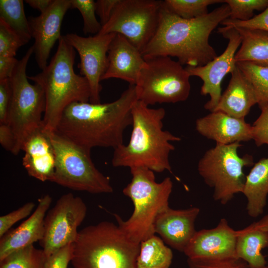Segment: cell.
<instances>
[{
  "mask_svg": "<svg viewBox=\"0 0 268 268\" xmlns=\"http://www.w3.org/2000/svg\"><path fill=\"white\" fill-rule=\"evenodd\" d=\"M136 100L135 85H129L112 102L72 103L54 132L89 151L96 147L114 149L124 144V132L132 125V108Z\"/></svg>",
  "mask_w": 268,
  "mask_h": 268,
  "instance_id": "1",
  "label": "cell"
},
{
  "mask_svg": "<svg viewBox=\"0 0 268 268\" xmlns=\"http://www.w3.org/2000/svg\"><path fill=\"white\" fill-rule=\"evenodd\" d=\"M227 4L207 14L193 19L181 18L163 4L157 30L141 52L144 59L156 56L176 57L183 65H205L217 56L209 43L212 31L230 16Z\"/></svg>",
  "mask_w": 268,
  "mask_h": 268,
  "instance_id": "2",
  "label": "cell"
},
{
  "mask_svg": "<svg viewBox=\"0 0 268 268\" xmlns=\"http://www.w3.org/2000/svg\"><path fill=\"white\" fill-rule=\"evenodd\" d=\"M131 113L132 131L130 140L127 144L114 149L112 165L130 169L142 167L156 172H171L169 154L175 147L171 142L181 139L163 130L165 110L150 108L137 100Z\"/></svg>",
  "mask_w": 268,
  "mask_h": 268,
  "instance_id": "3",
  "label": "cell"
},
{
  "mask_svg": "<svg viewBox=\"0 0 268 268\" xmlns=\"http://www.w3.org/2000/svg\"><path fill=\"white\" fill-rule=\"evenodd\" d=\"M50 63L40 73L28 78L43 89L46 100L43 127L54 132L65 109L74 102L90 101V89L86 79L77 74L73 66L75 50L63 36Z\"/></svg>",
  "mask_w": 268,
  "mask_h": 268,
  "instance_id": "4",
  "label": "cell"
},
{
  "mask_svg": "<svg viewBox=\"0 0 268 268\" xmlns=\"http://www.w3.org/2000/svg\"><path fill=\"white\" fill-rule=\"evenodd\" d=\"M139 249L118 225L102 221L78 232L70 263L73 268H137Z\"/></svg>",
  "mask_w": 268,
  "mask_h": 268,
  "instance_id": "5",
  "label": "cell"
},
{
  "mask_svg": "<svg viewBox=\"0 0 268 268\" xmlns=\"http://www.w3.org/2000/svg\"><path fill=\"white\" fill-rule=\"evenodd\" d=\"M130 170L132 180L123 192L133 201L134 211L126 221L118 214L114 216L118 225L128 238L140 244L155 234V221L169 207L173 183L170 177L156 182L154 172L145 167H134Z\"/></svg>",
  "mask_w": 268,
  "mask_h": 268,
  "instance_id": "6",
  "label": "cell"
},
{
  "mask_svg": "<svg viewBox=\"0 0 268 268\" xmlns=\"http://www.w3.org/2000/svg\"><path fill=\"white\" fill-rule=\"evenodd\" d=\"M33 53L32 46L20 60L9 78L12 96L6 124L16 139L15 155L22 150L27 137L43 127L46 100L43 88L28 81L26 67Z\"/></svg>",
  "mask_w": 268,
  "mask_h": 268,
  "instance_id": "7",
  "label": "cell"
},
{
  "mask_svg": "<svg viewBox=\"0 0 268 268\" xmlns=\"http://www.w3.org/2000/svg\"><path fill=\"white\" fill-rule=\"evenodd\" d=\"M56 154L51 182L63 187L91 194L111 193L109 178L95 167L86 150L55 132L50 133Z\"/></svg>",
  "mask_w": 268,
  "mask_h": 268,
  "instance_id": "8",
  "label": "cell"
},
{
  "mask_svg": "<svg viewBox=\"0 0 268 268\" xmlns=\"http://www.w3.org/2000/svg\"><path fill=\"white\" fill-rule=\"evenodd\" d=\"M144 60L135 85L137 100L149 106L183 102L188 98L191 76L178 61L168 56Z\"/></svg>",
  "mask_w": 268,
  "mask_h": 268,
  "instance_id": "9",
  "label": "cell"
},
{
  "mask_svg": "<svg viewBox=\"0 0 268 268\" xmlns=\"http://www.w3.org/2000/svg\"><path fill=\"white\" fill-rule=\"evenodd\" d=\"M240 142L216 143L200 159L198 170L205 183L213 189V198L222 204L230 201L237 193H242L246 180L245 167L254 164L252 155H239Z\"/></svg>",
  "mask_w": 268,
  "mask_h": 268,
  "instance_id": "10",
  "label": "cell"
},
{
  "mask_svg": "<svg viewBox=\"0 0 268 268\" xmlns=\"http://www.w3.org/2000/svg\"><path fill=\"white\" fill-rule=\"evenodd\" d=\"M162 1L120 0L98 34L122 35L141 52L157 30Z\"/></svg>",
  "mask_w": 268,
  "mask_h": 268,
  "instance_id": "11",
  "label": "cell"
},
{
  "mask_svg": "<svg viewBox=\"0 0 268 268\" xmlns=\"http://www.w3.org/2000/svg\"><path fill=\"white\" fill-rule=\"evenodd\" d=\"M86 212L87 206L82 199L72 193L64 194L58 200L46 215L44 234L39 241L47 258L75 242L77 228Z\"/></svg>",
  "mask_w": 268,
  "mask_h": 268,
  "instance_id": "12",
  "label": "cell"
},
{
  "mask_svg": "<svg viewBox=\"0 0 268 268\" xmlns=\"http://www.w3.org/2000/svg\"><path fill=\"white\" fill-rule=\"evenodd\" d=\"M116 33L96 34L87 37L75 33H68L64 38L78 52L80 74L89 84L91 96L89 102L100 103L102 90L100 81L108 66V52Z\"/></svg>",
  "mask_w": 268,
  "mask_h": 268,
  "instance_id": "13",
  "label": "cell"
},
{
  "mask_svg": "<svg viewBox=\"0 0 268 268\" xmlns=\"http://www.w3.org/2000/svg\"><path fill=\"white\" fill-rule=\"evenodd\" d=\"M217 32L228 40L224 51L205 65L186 67L191 76H198L202 80L201 94L209 95L210 100L204 107L210 112L215 108L220 99L221 84L224 77L236 67L235 56L241 44V36L235 28L224 26L219 27Z\"/></svg>",
  "mask_w": 268,
  "mask_h": 268,
  "instance_id": "14",
  "label": "cell"
},
{
  "mask_svg": "<svg viewBox=\"0 0 268 268\" xmlns=\"http://www.w3.org/2000/svg\"><path fill=\"white\" fill-rule=\"evenodd\" d=\"M69 9L70 0H54L46 11L38 16L28 18L31 37L34 39L33 53L38 66L41 70L47 66L51 51L62 36V22Z\"/></svg>",
  "mask_w": 268,
  "mask_h": 268,
  "instance_id": "15",
  "label": "cell"
},
{
  "mask_svg": "<svg viewBox=\"0 0 268 268\" xmlns=\"http://www.w3.org/2000/svg\"><path fill=\"white\" fill-rule=\"evenodd\" d=\"M236 240L237 230L221 218L213 228L196 231L183 253L189 259L236 257Z\"/></svg>",
  "mask_w": 268,
  "mask_h": 268,
  "instance_id": "16",
  "label": "cell"
},
{
  "mask_svg": "<svg viewBox=\"0 0 268 268\" xmlns=\"http://www.w3.org/2000/svg\"><path fill=\"white\" fill-rule=\"evenodd\" d=\"M200 211L197 207L174 209L169 206L156 217L155 233L172 248L184 252L196 232L195 223Z\"/></svg>",
  "mask_w": 268,
  "mask_h": 268,
  "instance_id": "17",
  "label": "cell"
},
{
  "mask_svg": "<svg viewBox=\"0 0 268 268\" xmlns=\"http://www.w3.org/2000/svg\"><path fill=\"white\" fill-rule=\"evenodd\" d=\"M50 133L42 127L27 137L22 148L23 167L29 176L42 182H51L55 169L56 154Z\"/></svg>",
  "mask_w": 268,
  "mask_h": 268,
  "instance_id": "18",
  "label": "cell"
},
{
  "mask_svg": "<svg viewBox=\"0 0 268 268\" xmlns=\"http://www.w3.org/2000/svg\"><path fill=\"white\" fill-rule=\"evenodd\" d=\"M145 60L141 52L125 37L116 34L108 52V66L102 80L118 78L135 85Z\"/></svg>",
  "mask_w": 268,
  "mask_h": 268,
  "instance_id": "19",
  "label": "cell"
},
{
  "mask_svg": "<svg viewBox=\"0 0 268 268\" xmlns=\"http://www.w3.org/2000/svg\"><path fill=\"white\" fill-rule=\"evenodd\" d=\"M52 201V197L48 194L40 198L30 217L0 238V262L10 254L32 245L43 238L45 217Z\"/></svg>",
  "mask_w": 268,
  "mask_h": 268,
  "instance_id": "20",
  "label": "cell"
},
{
  "mask_svg": "<svg viewBox=\"0 0 268 268\" xmlns=\"http://www.w3.org/2000/svg\"><path fill=\"white\" fill-rule=\"evenodd\" d=\"M197 131L216 143L229 144L253 139L252 126L245 119L231 117L220 111L211 112L196 122Z\"/></svg>",
  "mask_w": 268,
  "mask_h": 268,
  "instance_id": "21",
  "label": "cell"
},
{
  "mask_svg": "<svg viewBox=\"0 0 268 268\" xmlns=\"http://www.w3.org/2000/svg\"><path fill=\"white\" fill-rule=\"evenodd\" d=\"M231 74L228 86L212 112L245 119L251 108L258 104L257 96L252 84L237 65Z\"/></svg>",
  "mask_w": 268,
  "mask_h": 268,
  "instance_id": "22",
  "label": "cell"
},
{
  "mask_svg": "<svg viewBox=\"0 0 268 268\" xmlns=\"http://www.w3.org/2000/svg\"><path fill=\"white\" fill-rule=\"evenodd\" d=\"M247 200L246 210L253 218L263 213L268 195V157L254 163L246 176L242 193Z\"/></svg>",
  "mask_w": 268,
  "mask_h": 268,
  "instance_id": "23",
  "label": "cell"
},
{
  "mask_svg": "<svg viewBox=\"0 0 268 268\" xmlns=\"http://www.w3.org/2000/svg\"><path fill=\"white\" fill-rule=\"evenodd\" d=\"M268 246V232L257 228L252 223L237 230L236 256L252 268H262L267 262L261 251Z\"/></svg>",
  "mask_w": 268,
  "mask_h": 268,
  "instance_id": "24",
  "label": "cell"
},
{
  "mask_svg": "<svg viewBox=\"0 0 268 268\" xmlns=\"http://www.w3.org/2000/svg\"><path fill=\"white\" fill-rule=\"evenodd\" d=\"M234 28L241 38V46L235 56L236 62H249L268 67V32L255 29Z\"/></svg>",
  "mask_w": 268,
  "mask_h": 268,
  "instance_id": "25",
  "label": "cell"
},
{
  "mask_svg": "<svg viewBox=\"0 0 268 268\" xmlns=\"http://www.w3.org/2000/svg\"><path fill=\"white\" fill-rule=\"evenodd\" d=\"M172 250L160 237L153 235L140 243L137 268H169L173 259Z\"/></svg>",
  "mask_w": 268,
  "mask_h": 268,
  "instance_id": "26",
  "label": "cell"
},
{
  "mask_svg": "<svg viewBox=\"0 0 268 268\" xmlns=\"http://www.w3.org/2000/svg\"><path fill=\"white\" fill-rule=\"evenodd\" d=\"M0 19L5 22L27 44L31 39L29 20L22 0H0Z\"/></svg>",
  "mask_w": 268,
  "mask_h": 268,
  "instance_id": "27",
  "label": "cell"
},
{
  "mask_svg": "<svg viewBox=\"0 0 268 268\" xmlns=\"http://www.w3.org/2000/svg\"><path fill=\"white\" fill-rule=\"evenodd\" d=\"M252 84L256 92L260 109L268 105V67L249 62L236 63Z\"/></svg>",
  "mask_w": 268,
  "mask_h": 268,
  "instance_id": "28",
  "label": "cell"
},
{
  "mask_svg": "<svg viewBox=\"0 0 268 268\" xmlns=\"http://www.w3.org/2000/svg\"><path fill=\"white\" fill-rule=\"evenodd\" d=\"M47 257L33 245L14 252L0 262V268H45Z\"/></svg>",
  "mask_w": 268,
  "mask_h": 268,
  "instance_id": "29",
  "label": "cell"
},
{
  "mask_svg": "<svg viewBox=\"0 0 268 268\" xmlns=\"http://www.w3.org/2000/svg\"><path fill=\"white\" fill-rule=\"evenodd\" d=\"M223 2L221 0H165L164 5L177 16L187 19L207 14L209 5Z\"/></svg>",
  "mask_w": 268,
  "mask_h": 268,
  "instance_id": "30",
  "label": "cell"
},
{
  "mask_svg": "<svg viewBox=\"0 0 268 268\" xmlns=\"http://www.w3.org/2000/svg\"><path fill=\"white\" fill-rule=\"evenodd\" d=\"M230 8L229 18L247 21L254 17L255 10L264 11L268 6V0H224Z\"/></svg>",
  "mask_w": 268,
  "mask_h": 268,
  "instance_id": "31",
  "label": "cell"
},
{
  "mask_svg": "<svg viewBox=\"0 0 268 268\" xmlns=\"http://www.w3.org/2000/svg\"><path fill=\"white\" fill-rule=\"evenodd\" d=\"M77 9L83 20V31L85 34L96 35L102 25L96 17V3L93 0H70V9Z\"/></svg>",
  "mask_w": 268,
  "mask_h": 268,
  "instance_id": "32",
  "label": "cell"
},
{
  "mask_svg": "<svg viewBox=\"0 0 268 268\" xmlns=\"http://www.w3.org/2000/svg\"><path fill=\"white\" fill-rule=\"evenodd\" d=\"M188 268H252L236 257L187 259Z\"/></svg>",
  "mask_w": 268,
  "mask_h": 268,
  "instance_id": "33",
  "label": "cell"
},
{
  "mask_svg": "<svg viewBox=\"0 0 268 268\" xmlns=\"http://www.w3.org/2000/svg\"><path fill=\"white\" fill-rule=\"evenodd\" d=\"M25 44L12 29L0 19V56L15 57L18 49Z\"/></svg>",
  "mask_w": 268,
  "mask_h": 268,
  "instance_id": "34",
  "label": "cell"
},
{
  "mask_svg": "<svg viewBox=\"0 0 268 268\" xmlns=\"http://www.w3.org/2000/svg\"><path fill=\"white\" fill-rule=\"evenodd\" d=\"M35 204L33 202H28L19 208L0 217V238L2 237L17 221L29 216Z\"/></svg>",
  "mask_w": 268,
  "mask_h": 268,
  "instance_id": "35",
  "label": "cell"
},
{
  "mask_svg": "<svg viewBox=\"0 0 268 268\" xmlns=\"http://www.w3.org/2000/svg\"><path fill=\"white\" fill-rule=\"evenodd\" d=\"M221 24L225 26L259 29L268 32V6L262 13L248 20L240 21L228 18Z\"/></svg>",
  "mask_w": 268,
  "mask_h": 268,
  "instance_id": "36",
  "label": "cell"
},
{
  "mask_svg": "<svg viewBox=\"0 0 268 268\" xmlns=\"http://www.w3.org/2000/svg\"><path fill=\"white\" fill-rule=\"evenodd\" d=\"M261 110V114L252 125L253 139L257 146L268 145V105Z\"/></svg>",
  "mask_w": 268,
  "mask_h": 268,
  "instance_id": "37",
  "label": "cell"
},
{
  "mask_svg": "<svg viewBox=\"0 0 268 268\" xmlns=\"http://www.w3.org/2000/svg\"><path fill=\"white\" fill-rule=\"evenodd\" d=\"M72 252V244L57 251L47 259L45 268H67Z\"/></svg>",
  "mask_w": 268,
  "mask_h": 268,
  "instance_id": "38",
  "label": "cell"
},
{
  "mask_svg": "<svg viewBox=\"0 0 268 268\" xmlns=\"http://www.w3.org/2000/svg\"><path fill=\"white\" fill-rule=\"evenodd\" d=\"M12 96L9 79L0 80V124H6Z\"/></svg>",
  "mask_w": 268,
  "mask_h": 268,
  "instance_id": "39",
  "label": "cell"
},
{
  "mask_svg": "<svg viewBox=\"0 0 268 268\" xmlns=\"http://www.w3.org/2000/svg\"><path fill=\"white\" fill-rule=\"evenodd\" d=\"M120 0H98L96 3V13L99 17L102 26L110 19Z\"/></svg>",
  "mask_w": 268,
  "mask_h": 268,
  "instance_id": "40",
  "label": "cell"
},
{
  "mask_svg": "<svg viewBox=\"0 0 268 268\" xmlns=\"http://www.w3.org/2000/svg\"><path fill=\"white\" fill-rule=\"evenodd\" d=\"M0 143L6 150L15 154V137L12 131L6 124H0Z\"/></svg>",
  "mask_w": 268,
  "mask_h": 268,
  "instance_id": "41",
  "label": "cell"
},
{
  "mask_svg": "<svg viewBox=\"0 0 268 268\" xmlns=\"http://www.w3.org/2000/svg\"><path fill=\"white\" fill-rule=\"evenodd\" d=\"M18 61L15 57L0 56V80L10 77Z\"/></svg>",
  "mask_w": 268,
  "mask_h": 268,
  "instance_id": "42",
  "label": "cell"
},
{
  "mask_svg": "<svg viewBox=\"0 0 268 268\" xmlns=\"http://www.w3.org/2000/svg\"><path fill=\"white\" fill-rule=\"evenodd\" d=\"M25 1L31 7L43 13L50 7L54 0H26Z\"/></svg>",
  "mask_w": 268,
  "mask_h": 268,
  "instance_id": "43",
  "label": "cell"
},
{
  "mask_svg": "<svg viewBox=\"0 0 268 268\" xmlns=\"http://www.w3.org/2000/svg\"><path fill=\"white\" fill-rule=\"evenodd\" d=\"M253 224L257 228L268 232V214L265 215L259 221L254 222Z\"/></svg>",
  "mask_w": 268,
  "mask_h": 268,
  "instance_id": "44",
  "label": "cell"
},
{
  "mask_svg": "<svg viewBox=\"0 0 268 268\" xmlns=\"http://www.w3.org/2000/svg\"><path fill=\"white\" fill-rule=\"evenodd\" d=\"M262 268H268V265H266V266H265L264 267Z\"/></svg>",
  "mask_w": 268,
  "mask_h": 268,
  "instance_id": "45",
  "label": "cell"
}]
</instances>
